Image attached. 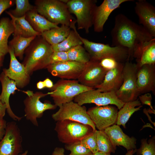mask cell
I'll return each instance as SVG.
<instances>
[{
	"mask_svg": "<svg viewBox=\"0 0 155 155\" xmlns=\"http://www.w3.org/2000/svg\"><path fill=\"white\" fill-rule=\"evenodd\" d=\"M138 66L155 64V38L148 42L142 49L136 59Z\"/></svg>",
	"mask_w": 155,
	"mask_h": 155,
	"instance_id": "83f0119b",
	"label": "cell"
},
{
	"mask_svg": "<svg viewBox=\"0 0 155 155\" xmlns=\"http://www.w3.org/2000/svg\"><path fill=\"white\" fill-rule=\"evenodd\" d=\"M147 138L141 140V145L137 150V155H155V140L153 137L147 142Z\"/></svg>",
	"mask_w": 155,
	"mask_h": 155,
	"instance_id": "836d02e7",
	"label": "cell"
},
{
	"mask_svg": "<svg viewBox=\"0 0 155 155\" xmlns=\"http://www.w3.org/2000/svg\"><path fill=\"white\" fill-rule=\"evenodd\" d=\"M36 37L25 38L20 36H13L9 42L8 45L13 48L15 56L22 60L23 59L25 50Z\"/></svg>",
	"mask_w": 155,
	"mask_h": 155,
	"instance_id": "f546056e",
	"label": "cell"
},
{
	"mask_svg": "<svg viewBox=\"0 0 155 155\" xmlns=\"http://www.w3.org/2000/svg\"><path fill=\"white\" fill-rule=\"evenodd\" d=\"M79 37L90 59L100 61L103 59L110 58L121 63L129 60L128 50L125 48L91 41L80 35Z\"/></svg>",
	"mask_w": 155,
	"mask_h": 155,
	"instance_id": "5b68a950",
	"label": "cell"
},
{
	"mask_svg": "<svg viewBox=\"0 0 155 155\" xmlns=\"http://www.w3.org/2000/svg\"><path fill=\"white\" fill-rule=\"evenodd\" d=\"M137 87L139 95L155 92V64H145L137 66Z\"/></svg>",
	"mask_w": 155,
	"mask_h": 155,
	"instance_id": "ac0fdd59",
	"label": "cell"
},
{
	"mask_svg": "<svg viewBox=\"0 0 155 155\" xmlns=\"http://www.w3.org/2000/svg\"><path fill=\"white\" fill-rule=\"evenodd\" d=\"M4 56H0V70L3 65Z\"/></svg>",
	"mask_w": 155,
	"mask_h": 155,
	"instance_id": "c3c4849f",
	"label": "cell"
},
{
	"mask_svg": "<svg viewBox=\"0 0 155 155\" xmlns=\"http://www.w3.org/2000/svg\"><path fill=\"white\" fill-rule=\"evenodd\" d=\"M87 112L98 130L104 131L116 124L118 111L113 106H97L89 108Z\"/></svg>",
	"mask_w": 155,
	"mask_h": 155,
	"instance_id": "4fadbf2b",
	"label": "cell"
},
{
	"mask_svg": "<svg viewBox=\"0 0 155 155\" xmlns=\"http://www.w3.org/2000/svg\"><path fill=\"white\" fill-rule=\"evenodd\" d=\"M71 28L69 27L61 25L45 31L41 34L43 38L51 45L58 44L64 40L68 36Z\"/></svg>",
	"mask_w": 155,
	"mask_h": 155,
	"instance_id": "484cf974",
	"label": "cell"
},
{
	"mask_svg": "<svg viewBox=\"0 0 155 155\" xmlns=\"http://www.w3.org/2000/svg\"><path fill=\"white\" fill-rule=\"evenodd\" d=\"M0 82L2 86V91L0 97L2 102L7 107V111L9 116L16 121H19L22 117L17 116L12 110L9 103L10 95L15 93L18 90L16 82L7 77L2 72L0 74Z\"/></svg>",
	"mask_w": 155,
	"mask_h": 155,
	"instance_id": "7402d4cb",
	"label": "cell"
},
{
	"mask_svg": "<svg viewBox=\"0 0 155 155\" xmlns=\"http://www.w3.org/2000/svg\"><path fill=\"white\" fill-rule=\"evenodd\" d=\"M142 106L138 99L125 103L118 111L117 125L119 126L122 125L125 128L126 124L130 117L134 112L140 110Z\"/></svg>",
	"mask_w": 155,
	"mask_h": 155,
	"instance_id": "4316f807",
	"label": "cell"
},
{
	"mask_svg": "<svg viewBox=\"0 0 155 155\" xmlns=\"http://www.w3.org/2000/svg\"><path fill=\"white\" fill-rule=\"evenodd\" d=\"M96 142L98 151L106 154L115 152L116 147L113 145L104 131L97 130Z\"/></svg>",
	"mask_w": 155,
	"mask_h": 155,
	"instance_id": "4dcf8cb0",
	"label": "cell"
},
{
	"mask_svg": "<svg viewBox=\"0 0 155 155\" xmlns=\"http://www.w3.org/2000/svg\"><path fill=\"white\" fill-rule=\"evenodd\" d=\"M11 20L3 17L0 20V56H5L8 53V39L14 32Z\"/></svg>",
	"mask_w": 155,
	"mask_h": 155,
	"instance_id": "d4e9b609",
	"label": "cell"
},
{
	"mask_svg": "<svg viewBox=\"0 0 155 155\" xmlns=\"http://www.w3.org/2000/svg\"><path fill=\"white\" fill-rule=\"evenodd\" d=\"M139 99L142 105L146 104L149 106L151 110L154 111L152 105V96L151 94L147 93L139 96Z\"/></svg>",
	"mask_w": 155,
	"mask_h": 155,
	"instance_id": "f35d334b",
	"label": "cell"
},
{
	"mask_svg": "<svg viewBox=\"0 0 155 155\" xmlns=\"http://www.w3.org/2000/svg\"><path fill=\"white\" fill-rule=\"evenodd\" d=\"M15 9L7 11L16 18H20L25 16L28 11L35 9V7L30 4L28 0H15Z\"/></svg>",
	"mask_w": 155,
	"mask_h": 155,
	"instance_id": "d6a6232c",
	"label": "cell"
},
{
	"mask_svg": "<svg viewBox=\"0 0 155 155\" xmlns=\"http://www.w3.org/2000/svg\"><path fill=\"white\" fill-rule=\"evenodd\" d=\"M36 87L38 89L41 90L45 87V85L43 81H40L36 84Z\"/></svg>",
	"mask_w": 155,
	"mask_h": 155,
	"instance_id": "f6af8a7d",
	"label": "cell"
},
{
	"mask_svg": "<svg viewBox=\"0 0 155 155\" xmlns=\"http://www.w3.org/2000/svg\"><path fill=\"white\" fill-rule=\"evenodd\" d=\"M86 64L68 60L51 63L46 69L53 76L61 79L76 80L81 75Z\"/></svg>",
	"mask_w": 155,
	"mask_h": 155,
	"instance_id": "9a60e30c",
	"label": "cell"
},
{
	"mask_svg": "<svg viewBox=\"0 0 155 155\" xmlns=\"http://www.w3.org/2000/svg\"><path fill=\"white\" fill-rule=\"evenodd\" d=\"M58 110L52 115L55 121L69 120L90 126L93 131L96 130L95 125L87 112L86 108L73 101L63 104Z\"/></svg>",
	"mask_w": 155,
	"mask_h": 155,
	"instance_id": "30bf717a",
	"label": "cell"
},
{
	"mask_svg": "<svg viewBox=\"0 0 155 155\" xmlns=\"http://www.w3.org/2000/svg\"><path fill=\"white\" fill-rule=\"evenodd\" d=\"M73 100L74 102L81 106L88 103H94L97 106L113 104L119 110L125 104L118 99L115 92H102L95 89L81 93L76 96Z\"/></svg>",
	"mask_w": 155,
	"mask_h": 155,
	"instance_id": "8fae6325",
	"label": "cell"
},
{
	"mask_svg": "<svg viewBox=\"0 0 155 155\" xmlns=\"http://www.w3.org/2000/svg\"><path fill=\"white\" fill-rule=\"evenodd\" d=\"M67 52L63 51L53 52L51 57V63L68 61Z\"/></svg>",
	"mask_w": 155,
	"mask_h": 155,
	"instance_id": "8d00e7d4",
	"label": "cell"
},
{
	"mask_svg": "<svg viewBox=\"0 0 155 155\" xmlns=\"http://www.w3.org/2000/svg\"><path fill=\"white\" fill-rule=\"evenodd\" d=\"M7 124L6 121L3 119L0 120V140L5 134Z\"/></svg>",
	"mask_w": 155,
	"mask_h": 155,
	"instance_id": "60d3db41",
	"label": "cell"
},
{
	"mask_svg": "<svg viewBox=\"0 0 155 155\" xmlns=\"http://www.w3.org/2000/svg\"><path fill=\"white\" fill-rule=\"evenodd\" d=\"M69 61L86 64L90 59V57L82 45H78L67 51Z\"/></svg>",
	"mask_w": 155,
	"mask_h": 155,
	"instance_id": "1f68e13d",
	"label": "cell"
},
{
	"mask_svg": "<svg viewBox=\"0 0 155 155\" xmlns=\"http://www.w3.org/2000/svg\"><path fill=\"white\" fill-rule=\"evenodd\" d=\"M100 63L103 68L108 71L116 67L120 62L114 59L107 58L101 59Z\"/></svg>",
	"mask_w": 155,
	"mask_h": 155,
	"instance_id": "74e56055",
	"label": "cell"
},
{
	"mask_svg": "<svg viewBox=\"0 0 155 155\" xmlns=\"http://www.w3.org/2000/svg\"><path fill=\"white\" fill-rule=\"evenodd\" d=\"M15 3V0H0V15L6 9L13 6Z\"/></svg>",
	"mask_w": 155,
	"mask_h": 155,
	"instance_id": "ab89813d",
	"label": "cell"
},
{
	"mask_svg": "<svg viewBox=\"0 0 155 155\" xmlns=\"http://www.w3.org/2000/svg\"><path fill=\"white\" fill-rule=\"evenodd\" d=\"M92 155H111V154H106L97 151L93 154Z\"/></svg>",
	"mask_w": 155,
	"mask_h": 155,
	"instance_id": "7dc6e473",
	"label": "cell"
},
{
	"mask_svg": "<svg viewBox=\"0 0 155 155\" xmlns=\"http://www.w3.org/2000/svg\"><path fill=\"white\" fill-rule=\"evenodd\" d=\"M7 109L6 105L2 102L0 97V120L3 119Z\"/></svg>",
	"mask_w": 155,
	"mask_h": 155,
	"instance_id": "b9f144b4",
	"label": "cell"
},
{
	"mask_svg": "<svg viewBox=\"0 0 155 155\" xmlns=\"http://www.w3.org/2000/svg\"><path fill=\"white\" fill-rule=\"evenodd\" d=\"M8 46V53L10 56L9 67L8 69H4L3 72L16 82L17 88H24L29 83L30 75L24 65L17 59L13 48L9 45Z\"/></svg>",
	"mask_w": 155,
	"mask_h": 155,
	"instance_id": "2e32d148",
	"label": "cell"
},
{
	"mask_svg": "<svg viewBox=\"0 0 155 155\" xmlns=\"http://www.w3.org/2000/svg\"><path fill=\"white\" fill-rule=\"evenodd\" d=\"M22 138L16 122L7 123L6 132L0 140V155H19L22 151Z\"/></svg>",
	"mask_w": 155,
	"mask_h": 155,
	"instance_id": "7c38bea8",
	"label": "cell"
},
{
	"mask_svg": "<svg viewBox=\"0 0 155 155\" xmlns=\"http://www.w3.org/2000/svg\"><path fill=\"white\" fill-rule=\"evenodd\" d=\"M111 34L112 46H120L127 49L129 60L133 58L136 59L145 45L155 38L142 25L121 13L115 16L114 26Z\"/></svg>",
	"mask_w": 155,
	"mask_h": 155,
	"instance_id": "6da1fadb",
	"label": "cell"
},
{
	"mask_svg": "<svg viewBox=\"0 0 155 155\" xmlns=\"http://www.w3.org/2000/svg\"><path fill=\"white\" fill-rule=\"evenodd\" d=\"M79 34L76 29L71 30L67 37L61 42L51 45L53 52L57 51H67L69 49L83 43L79 37Z\"/></svg>",
	"mask_w": 155,
	"mask_h": 155,
	"instance_id": "f1b7e54d",
	"label": "cell"
},
{
	"mask_svg": "<svg viewBox=\"0 0 155 155\" xmlns=\"http://www.w3.org/2000/svg\"><path fill=\"white\" fill-rule=\"evenodd\" d=\"M137 69L135 63L127 61L124 64L123 83L115 92L118 99L124 103L135 100L139 96L136 84Z\"/></svg>",
	"mask_w": 155,
	"mask_h": 155,
	"instance_id": "9c48e42d",
	"label": "cell"
},
{
	"mask_svg": "<svg viewBox=\"0 0 155 155\" xmlns=\"http://www.w3.org/2000/svg\"><path fill=\"white\" fill-rule=\"evenodd\" d=\"M66 149L69 150L71 153L69 155H92V152L84 147L80 141L65 144Z\"/></svg>",
	"mask_w": 155,
	"mask_h": 155,
	"instance_id": "e575fe53",
	"label": "cell"
},
{
	"mask_svg": "<svg viewBox=\"0 0 155 155\" xmlns=\"http://www.w3.org/2000/svg\"><path fill=\"white\" fill-rule=\"evenodd\" d=\"M54 129L59 140L65 144L80 141L94 131L90 125L69 120L57 121Z\"/></svg>",
	"mask_w": 155,
	"mask_h": 155,
	"instance_id": "8992f818",
	"label": "cell"
},
{
	"mask_svg": "<svg viewBox=\"0 0 155 155\" xmlns=\"http://www.w3.org/2000/svg\"><path fill=\"white\" fill-rule=\"evenodd\" d=\"M84 86L76 80L61 79L57 81L48 92L55 104L60 107L63 104L72 101L81 93L93 89Z\"/></svg>",
	"mask_w": 155,
	"mask_h": 155,
	"instance_id": "277c9868",
	"label": "cell"
},
{
	"mask_svg": "<svg viewBox=\"0 0 155 155\" xmlns=\"http://www.w3.org/2000/svg\"><path fill=\"white\" fill-rule=\"evenodd\" d=\"M123 63H119L116 67L108 71L102 83L95 88L102 92H116L119 89L123 83Z\"/></svg>",
	"mask_w": 155,
	"mask_h": 155,
	"instance_id": "ffe728a7",
	"label": "cell"
},
{
	"mask_svg": "<svg viewBox=\"0 0 155 155\" xmlns=\"http://www.w3.org/2000/svg\"><path fill=\"white\" fill-rule=\"evenodd\" d=\"M132 0H104L95 9L93 19V26L94 31L100 32L103 30L104 24L111 13L119 7L123 3Z\"/></svg>",
	"mask_w": 155,
	"mask_h": 155,
	"instance_id": "e0dca14e",
	"label": "cell"
},
{
	"mask_svg": "<svg viewBox=\"0 0 155 155\" xmlns=\"http://www.w3.org/2000/svg\"><path fill=\"white\" fill-rule=\"evenodd\" d=\"M108 71L101 66L100 61L90 59L86 63L78 81L84 86L95 89L102 83Z\"/></svg>",
	"mask_w": 155,
	"mask_h": 155,
	"instance_id": "5bb4252c",
	"label": "cell"
},
{
	"mask_svg": "<svg viewBox=\"0 0 155 155\" xmlns=\"http://www.w3.org/2000/svg\"><path fill=\"white\" fill-rule=\"evenodd\" d=\"M96 0H68L66 3L71 14L76 17L78 30L84 29L88 34L93 26L94 13Z\"/></svg>",
	"mask_w": 155,
	"mask_h": 155,
	"instance_id": "ba28073f",
	"label": "cell"
},
{
	"mask_svg": "<svg viewBox=\"0 0 155 155\" xmlns=\"http://www.w3.org/2000/svg\"><path fill=\"white\" fill-rule=\"evenodd\" d=\"M65 150L63 148H55L51 155H65Z\"/></svg>",
	"mask_w": 155,
	"mask_h": 155,
	"instance_id": "7bdbcfd3",
	"label": "cell"
},
{
	"mask_svg": "<svg viewBox=\"0 0 155 155\" xmlns=\"http://www.w3.org/2000/svg\"><path fill=\"white\" fill-rule=\"evenodd\" d=\"M5 12L11 18L14 29L13 36H20L29 38L41 35V34L36 32L33 29L26 20L25 16L20 18H16L7 11Z\"/></svg>",
	"mask_w": 155,
	"mask_h": 155,
	"instance_id": "cb8c5ba5",
	"label": "cell"
},
{
	"mask_svg": "<svg viewBox=\"0 0 155 155\" xmlns=\"http://www.w3.org/2000/svg\"><path fill=\"white\" fill-rule=\"evenodd\" d=\"M45 87L48 88L49 89L52 88L53 84V82L49 78H46L44 81Z\"/></svg>",
	"mask_w": 155,
	"mask_h": 155,
	"instance_id": "ee69618b",
	"label": "cell"
},
{
	"mask_svg": "<svg viewBox=\"0 0 155 155\" xmlns=\"http://www.w3.org/2000/svg\"><path fill=\"white\" fill-rule=\"evenodd\" d=\"M104 131L115 147L122 146L127 151L136 149V139L125 134L120 126L115 124L106 128Z\"/></svg>",
	"mask_w": 155,
	"mask_h": 155,
	"instance_id": "44dd1931",
	"label": "cell"
},
{
	"mask_svg": "<svg viewBox=\"0 0 155 155\" xmlns=\"http://www.w3.org/2000/svg\"><path fill=\"white\" fill-rule=\"evenodd\" d=\"M135 13L140 24L155 38V8L145 0H139L135 3Z\"/></svg>",
	"mask_w": 155,
	"mask_h": 155,
	"instance_id": "d6986e66",
	"label": "cell"
},
{
	"mask_svg": "<svg viewBox=\"0 0 155 155\" xmlns=\"http://www.w3.org/2000/svg\"><path fill=\"white\" fill-rule=\"evenodd\" d=\"M25 18L35 31L41 34L45 31L59 27L38 13L35 9L28 12L25 15Z\"/></svg>",
	"mask_w": 155,
	"mask_h": 155,
	"instance_id": "603a6c76",
	"label": "cell"
},
{
	"mask_svg": "<svg viewBox=\"0 0 155 155\" xmlns=\"http://www.w3.org/2000/svg\"><path fill=\"white\" fill-rule=\"evenodd\" d=\"M137 149L128 151L125 155H133L137 151Z\"/></svg>",
	"mask_w": 155,
	"mask_h": 155,
	"instance_id": "bcb514c9",
	"label": "cell"
},
{
	"mask_svg": "<svg viewBox=\"0 0 155 155\" xmlns=\"http://www.w3.org/2000/svg\"><path fill=\"white\" fill-rule=\"evenodd\" d=\"M97 130L93 131L80 142L86 148L90 150L93 153L98 151L96 142Z\"/></svg>",
	"mask_w": 155,
	"mask_h": 155,
	"instance_id": "d590c367",
	"label": "cell"
},
{
	"mask_svg": "<svg viewBox=\"0 0 155 155\" xmlns=\"http://www.w3.org/2000/svg\"><path fill=\"white\" fill-rule=\"evenodd\" d=\"M53 52L51 46L41 35L36 36L25 50L22 64L30 75L36 71L47 68Z\"/></svg>",
	"mask_w": 155,
	"mask_h": 155,
	"instance_id": "7a4b0ae2",
	"label": "cell"
},
{
	"mask_svg": "<svg viewBox=\"0 0 155 155\" xmlns=\"http://www.w3.org/2000/svg\"><path fill=\"white\" fill-rule=\"evenodd\" d=\"M28 153V151L27 150H26L22 154H21L19 155H27Z\"/></svg>",
	"mask_w": 155,
	"mask_h": 155,
	"instance_id": "681fc988",
	"label": "cell"
},
{
	"mask_svg": "<svg viewBox=\"0 0 155 155\" xmlns=\"http://www.w3.org/2000/svg\"><path fill=\"white\" fill-rule=\"evenodd\" d=\"M27 96L24 100V117L35 126H38L37 119L41 117L44 112L47 110H54L57 106L49 102H42L40 99L47 95L40 92H34L31 90L23 91Z\"/></svg>",
	"mask_w": 155,
	"mask_h": 155,
	"instance_id": "52a82bcc",
	"label": "cell"
},
{
	"mask_svg": "<svg viewBox=\"0 0 155 155\" xmlns=\"http://www.w3.org/2000/svg\"><path fill=\"white\" fill-rule=\"evenodd\" d=\"M34 4L37 12L51 22L76 29V20L71 15L66 4L61 0H36Z\"/></svg>",
	"mask_w": 155,
	"mask_h": 155,
	"instance_id": "3957f363",
	"label": "cell"
}]
</instances>
